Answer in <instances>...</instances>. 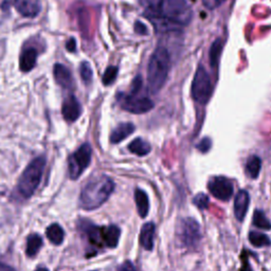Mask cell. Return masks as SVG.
I'll list each match as a JSON object with an SVG mask.
<instances>
[{"label": "cell", "instance_id": "cell-1", "mask_svg": "<svg viewBox=\"0 0 271 271\" xmlns=\"http://www.w3.org/2000/svg\"><path fill=\"white\" fill-rule=\"evenodd\" d=\"M171 66V56L167 48L158 47L149 58L147 66V84L149 92L157 94L167 82Z\"/></svg>", "mask_w": 271, "mask_h": 271}, {"label": "cell", "instance_id": "cell-2", "mask_svg": "<svg viewBox=\"0 0 271 271\" xmlns=\"http://www.w3.org/2000/svg\"><path fill=\"white\" fill-rule=\"evenodd\" d=\"M115 190V184L107 177L97 178L86 185L80 196V206L84 210H95L106 201Z\"/></svg>", "mask_w": 271, "mask_h": 271}, {"label": "cell", "instance_id": "cell-3", "mask_svg": "<svg viewBox=\"0 0 271 271\" xmlns=\"http://www.w3.org/2000/svg\"><path fill=\"white\" fill-rule=\"evenodd\" d=\"M44 165H46V159L43 157H37L29 163L17 185L18 192L22 197L30 198L34 194L41 180Z\"/></svg>", "mask_w": 271, "mask_h": 271}, {"label": "cell", "instance_id": "cell-4", "mask_svg": "<svg viewBox=\"0 0 271 271\" xmlns=\"http://www.w3.org/2000/svg\"><path fill=\"white\" fill-rule=\"evenodd\" d=\"M192 97L194 101L205 105L212 94V83L204 67H198L192 82Z\"/></svg>", "mask_w": 271, "mask_h": 271}, {"label": "cell", "instance_id": "cell-5", "mask_svg": "<svg viewBox=\"0 0 271 271\" xmlns=\"http://www.w3.org/2000/svg\"><path fill=\"white\" fill-rule=\"evenodd\" d=\"M163 14L182 27L189 24L192 18V10L187 0H167L163 7Z\"/></svg>", "mask_w": 271, "mask_h": 271}, {"label": "cell", "instance_id": "cell-6", "mask_svg": "<svg viewBox=\"0 0 271 271\" xmlns=\"http://www.w3.org/2000/svg\"><path fill=\"white\" fill-rule=\"evenodd\" d=\"M93 149L89 144H83L69 159V176L71 179H78L88 168L92 161Z\"/></svg>", "mask_w": 271, "mask_h": 271}, {"label": "cell", "instance_id": "cell-7", "mask_svg": "<svg viewBox=\"0 0 271 271\" xmlns=\"http://www.w3.org/2000/svg\"><path fill=\"white\" fill-rule=\"evenodd\" d=\"M179 237L186 247H196L201 239L199 223L193 218L184 219L179 227Z\"/></svg>", "mask_w": 271, "mask_h": 271}, {"label": "cell", "instance_id": "cell-8", "mask_svg": "<svg viewBox=\"0 0 271 271\" xmlns=\"http://www.w3.org/2000/svg\"><path fill=\"white\" fill-rule=\"evenodd\" d=\"M120 105L125 111L141 115L148 112L154 108V102L148 98H138L134 95H123L122 98H119Z\"/></svg>", "mask_w": 271, "mask_h": 271}, {"label": "cell", "instance_id": "cell-9", "mask_svg": "<svg viewBox=\"0 0 271 271\" xmlns=\"http://www.w3.org/2000/svg\"><path fill=\"white\" fill-rule=\"evenodd\" d=\"M209 191L213 196L221 201H228L233 195V186L224 177H215L211 179L208 185Z\"/></svg>", "mask_w": 271, "mask_h": 271}, {"label": "cell", "instance_id": "cell-10", "mask_svg": "<svg viewBox=\"0 0 271 271\" xmlns=\"http://www.w3.org/2000/svg\"><path fill=\"white\" fill-rule=\"evenodd\" d=\"M81 104L74 96H69L63 103L62 114L67 122H75L81 116Z\"/></svg>", "mask_w": 271, "mask_h": 271}, {"label": "cell", "instance_id": "cell-11", "mask_svg": "<svg viewBox=\"0 0 271 271\" xmlns=\"http://www.w3.org/2000/svg\"><path fill=\"white\" fill-rule=\"evenodd\" d=\"M14 7L25 17H36L41 10L39 0H14Z\"/></svg>", "mask_w": 271, "mask_h": 271}, {"label": "cell", "instance_id": "cell-12", "mask_svg": "<svg viewBox=\"0 0 271 271\" xmlns=\"http://www.w3.org/2000/svg\"><path fill=\"white\" fill-rule=\"evenodd\" d=\"M250 197L247 191H239L234 200V214L237 220L243 221L249 208Z\"/></svg>", "mask_w": 271, "mask_h": 271}, {"label": "cell", "instance_id": "cell-13", "mask_svg": "<svg viewBox=\"0 0 271 271\" xmlns=\"http://www.w3.org/2000/svg\"><path fill=\"white\" fill-rule=\"evenodd\" d=\"M140 5L144 10L145 17L152 19L163 14L164 0H140Z\"/></svg>", "mask_w": 271, "mask_h": 271}, {"label": "cell", "instance_id": "cell-14", "mask_svg": "<svg viewBox=\"0 0 271 271\" xmlns=\"http://www.w3.org/2000/svg\"><path fill=\"white\" fill-rule=\"evenodd\" d=\"M53 75L55 82L63 88H71L72 86V75L69 69L62 64H55L53 67Z\"/></svg>", "mask_w": 271, "mask_h": 271}, {"label": "cell", "instance_id": "cell-15", "mask_svg": "<svg viewBox=\"0 0 271 271\" xmlns=\"http://www.w3.org/2000/svg\"><path fill=\"white\" fill-rule=\"evenodd\" d=\"M120 234H121V231H120L118 225L111 224L108 225V227L102 228L103 242L109 248H116L118 246Z\"/></svg>", "mask_w": 271, "mask_h": 271}, {"label": "cell", "instance_id": "cell-16", "mask_svg": "<svg viewBox=\"0 0 271 271\" xmlns=\"http://www.w3.org/2000/svg\"><path fill=\"white\" fill-rule=\"evenodd\" d=\"M37 61V51L33 48H30L25 50L19 58V68L22 72H29L31 71Z\"/></svg>", "mask_w": 271, "mask_h": 271}, {"label": "cell", "instance_id": "cell-17", "mask_svg": "<svg viewBox=\"0 0 271 271\" xmlns=\"http://www.w3.org/2000/svg\"><path fill=\"white\" fill-rule=\"evenodd\" d=\"M155 224L153 222L145 223L140 233V244L145 250H152L154 247Z\"/></svg>", "mask_w": 271, "mask_h": 271}, {"label": "cell", "instance_id": "cell-18", "mask_svg": "<svg viewBox=\"0 0 271 271\" xmlns=\"http://www.w3.org/2000/svg\"><path fill=\"white\" fill-rule=\"evenodd\" d=\"M134 125L132 123H121L119 124L110 134L111 143H120L125 140L133 132Z\"/></svg>", "mask_w": 271, "mask_h": 271}, {"label": "cell", "instance_id": "cell-19", "mask_svg": "<svg viewBox=\"0 0 271 271\" xmlns=\"http://www.w3.org/2000/svg\"><path fill=\"white\" fill-rule=\"evenodd\" d=\"M134 200H136V206H137V210L139 215L144 218L148 214L149 210V200L147 197V194L141 190L137 189L134 192Z\"/></svg>", "mask_w": 271, "mask_h": 271}, {"label": "cell", "instance_id": "cell-20", "mask_svg": "<svg viewBox=\"0 0 271 271\" xmlns=\"http://www.w3.org/2000/svg\"><path fill=\"white\" fill-rule=\"evenodd\" d=\"M46 235L50 242L54 245H61L64 242V236L65 232L61 225L57 223H53L47 228Z\"/></svg>", "mask_w": 271, "mask_h": 271}, {"label": "cell", "instance_id": "cell-21", "mask_svg": "<svg viewBox=\"0 0 271 271\" xmlns=\"http://www.w3.org/2000/svg\"><path fill=\"white\" fill-rule=\"evenodd\" d=\"M128 149L130 153L140 156V157H143V156H146L150 152V145L148 144V142L144 141L143 139L137 138L128 145Z\"/></svg>", "mask_w": 271, "mask_h": 271}, {"label": "cell", "instance_id": "cell-22", "mask_svg": "<svg viewBox=\"0 0 271 271\" xmlns=\"http://www.w3.org/2000/svg\"><path fill=\"white\" fill-rule=\"evenodd\" d=\"M42 246V239L38 234H31L29 235L27 240V248L26 253L28 257L32 258L40 250Z\"/></svg>", "mask_w": 271, "mask_h": 271}, {"label": "cell", "instance_id": "cell-23", "mask_svg": "<svg viewBox=\"0 0 271 271\" xmlns=\"http://www.w3.org/2000/svg\"><path fill=\"white\" fill-rule=\"evenodd\" d=\"M262 169V160L258 156H251L246 164V170L252 179L258 178Z\"/></svg>", "mask_w": 271, "mask_h": 271}, {"label": "cell", "instance_id": "cell-24", "mask_svg": "<svg viewBox=\"0 0 271 271\" xmlns=\"http://www.w3.org/2000/svg\"><path fill=\"white\" fill-rule=\"evenodd\" d=\"M222 51V40L220 38L215 39L210 49V64L212 67H216L218 65L219 56Z\"/></svg>", "mask_w": 271, "mask_h": 271}, {"label": "cell", "instance_id": "cell-25", "mask_svg": "<svg viewBox=\"0 0 271 271\" xmlns=\"http://www.w3.org/2000/svg\"><path fill=\"white\" fill-rule=\"evenodd\" d=\"M85 231L88 235V238L96 246H102L104 244L103 242V236H102V228L96 227L93 224H88L87 228H85Z\"/></svg>", "mask_w": 271, "mask_h": 271}, {"label": "cell", "instance_id": "cell-26", "mask_svg": "<svg viewBox=\"0 0 271 271\" xmlns=\"http://www.w3.org/2000/svg\"><path fill=\"white\" fill-rule=\"evenodd\" d=\"M249 242L254 247H258V248L271 245V240L269 239V237L260 232H251L249 234Z\"/></svg>", "mask_w": 271, "mask_h": 271}, {"label": "cell", "instance_id": "cell-27", "mask_svg": "<svg viewBox=\"0 0 271 271\" xmlns=\"http://www.w3.org/2000/svg\"><path fill=\"white\" fill-rule=\"evenodd\" d=\"M253 224L255 225V227H258L260 229H264V230L271 229V222L268 220L266 215L260 210L255 211L254 212Z\"/></svg>", "mask_w": 271, "mask_h": 271}, {"label": "cell", "instance_id": "cell-28", "mask_svg": "<svg viewBox=\"0 0 271 271\" xmlns=\"http://www.w3.org/2000/svg\"><path fill=\"white\" fill-rule=\"evenodd\" d=\"M118 67L115 66H109L106 70L104 72L103 75V84L104 85H111L116 79H117V75H118Z\"/></svg>", "mask_w": 271, "mask_h": 271}, {"label": "cell", "instance_id": "cell-29", "mask_svg": "<svg viewBox=\"0 0 271 271\" xmlns=\"http://www.w3.org/2000/svg\"><path fill=\"white\" fill-rule=\"evenodd\" d=\"M80 72H81V77L83 79V81L85 83H89L92 82L93 77H94V73H93V69L90 67V65L87 62H84L81 67H80Z\"/></svg>", "mask_w": 271, "mask_h": 271}, {"label": "cell", "instance_id": "cell-30", "mask_svg": "<svg viewBox=\"0 0 271 271\" xmlns=\"http://www.w3.org/2000/svg\"><path fill=\"white\" fill-rule=\"evenodd\" d=\"M193 202L198 209L204 210V209H207L209 206V197L207 196L206 194L199 193L198 195H196V196L194 197Z\"/></svg>", "mask_w": 271, "mask_h": 271}, {"label": "cell", "instance_id": "cell-31", "mask_svg": "<svg viewBox=\"0 0 271 271\" xmlns=\"http://www.w3.org/2000/svg\"><path fill=\"white\" fill-rule=\"evenodd\" d=\"M211 146H212V141L210 140V138H204L198 144H197V149L201 153H207L210 150Z\"/></svg>", "mask_w": 271, "mask_h": 271}, {"label": "cell", "instance_id": "cell-32", "mask_svg": "<svg viewBox=\"0 0 271 271\" xmlns=\"http://www.w3.org/2000/svg\"><path fill=\"white\" fill-rule=\"evenodd\" d=\"M141 87H142V78L141 77H137L133 80V82L131 84V93H130V95L137 96V94L141 90Z\"/></svg>", "mask_w": 271, "mask_h": 271}, {"label": "cell", "instance_id": "cell-33", "mask_svg": "<svg viewBox=\"0 0 271 271\" xmlns=\"http://www.w3.org/2000/svg\"><path fill=\"white\" fill-rule=\"evenodd\" d=\"M134 31H136V33H138L140 35H146L148 33L147 27L141 21H136V24H134Z\"/></svg>", "mask_w": 271, "mask_h": 271}, {"label": "cell", "instance_id": "cell-34", "mask_svg": "<svg viewBox=\"0 0 271 271\" xmlns=\"http://www.w3.org/2000/svg\"><path fill=\"white\" fill-rule=\"evenodd\" d=\"M242 259H243V266L240 268V271H252L250 265H249V261H248V254H246V252H243L242 255Z\"/></svg>", "mask_w": 271, "mask_h": 271}, {"label": "cell", "instance_id": "cell-35", "mask_svg": "<svg viewBox=\"0 0 271 271\" xmlns=\"http://www.w3.org/2000/svg\"><path fill=\"white\" fill-rule=\"evenodd\" d=\"M118 271H136V268L131 262L126 261L125 263H123L121 266L119 267Z\"/></svg>", "mask_w": 271, "mask_h": 271}, {"label": "cell", "instance_id": "cell-36", "mask_svg": "<svg viewBox=\"0 0 271 271\" xmlns=\"http://www.w3.org/2000/svg\"><path fill=\"white\" fill-rule=\"evenodd\" d=\"M66 48L68 51L70 52H75V50H77V41H75V39L73 37H71L67 42H66Z\"/></svg>", "mask_w": 271, "mask_h": 271}, {"label": "cell", "instance_id": "cell-37", "mask_svg": "<svg viewBox=\"0 0 271 271\" xmlns=\"http://www.w3.org/2000/svg\"><path fill=\"white\" fill-rule=\"evenodd\" d=\"M0 271H15V270L6 264L0 263Z\"/></svg>", "mask_w": 271, "mask_h": 271}, {"label": "cell", "instance_id": "cell-38", "mask_svg": "<svg viewBox=\"0 0 271 271\" xmlns=\"http://www.w3.org/2000/svg\"><path fill=\"white\" fill-rule=\"evenodd\" d=\"M36 271H49L47 268H43V267H40V268H37Z\"/></svg>", "mask_w": 271, "mask_h": 271}]
</instances>
